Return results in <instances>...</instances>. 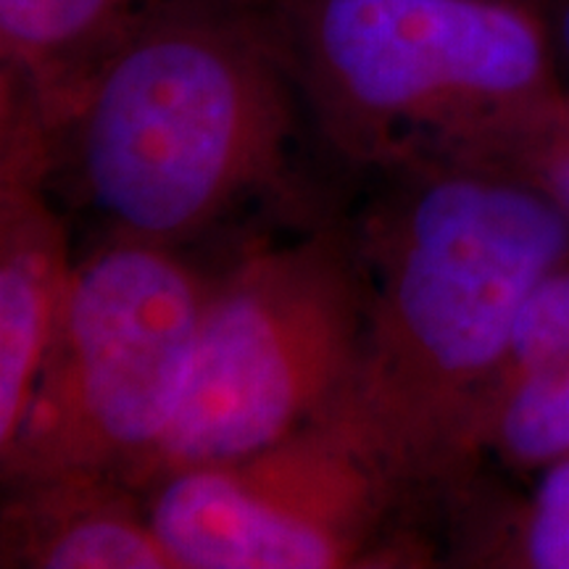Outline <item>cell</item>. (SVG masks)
Returning a JSON list of instances; mask_svg holds the SVG:
<instances>
[{"label": "cell", "instance_id": "6da1fadb", "mask_svg": "<svg viewBox=\"0 0 569 569\" xmlns=\"http://www.w3.org/2000/svg\"><path fill=\"white\" fill-rule=\"evenodd\" d=\"M92 201L142 243L184 234L264 172L288 124L272 42L251 21L169 3L74 106Z\"/></svg>", "mask_w": 569, "mask_h": 569}, {"label": "cell", "instance_id": "7a4b0ae2", "mask_svg": "<svg viewBox=\"0 0 569 569\" xmlns=\"http://www.w3.org/2000/svg\"><path fill=\"white\" fill-rule=\"evenodd\" d=\"M311 88L340 122L509 167L565 101L532 0H306Z\"/></svg>", "mask_w": 569, "mask_h": 569}, {"label": "cell", "instance_id": "3957f363", "mask_svg": "<svg viewBox=\"0 0 569 569\" xmlns=\"http://www.w3.org/2000/svg\"><path fill=\"white\" fill-rule=\"evenodd\" d=\"M567 259V211L503 163L475 159L419 190L398 230L382 336L427 422L480 438L519 306Z\"/></svg>", "mask_w": 569, "mask_h": 569}, {"label": "cell", "instance_id": "277c9868", "mask_svg": "<svg viewBox=\"0 0 569 569\" xmlns=\"http://www.w3.org/2000/svg\"><path fill=\"white\" fill-rule=\"evenodd\" d=\"M206 306L193 277L153 243L98 253L63 288L59 356L17 443L30 436L42 459L67 467L151 453L174 417Z\"/></svg>", "mask_w": 569, "mask_h": 569}, {"label": "cell", "instance_id": "5b68a950", "mask_svg": "<svg viewBox=\"0 0 569 569\" xmlns=\"http://www.w3.org/2000/svg\"><path fill=\"white\" fill-rule=\"evenodd\" d=\"M353 336L346 288L325 267H256L206 306L182 396L151 457L174 472L269 453L338 386Z\"/></svg>", "mask_w": 569, "mask_h": 569}, {"label": "cell", "instance_id": "8992f818", "mask_svg": "<svg viewBox=\"0 0 569 569\" xmlns=\"http://www.w3.org/2000/svg\"><path fill=\"white\" fill-rule=\"evenodd\" d=\"M240 465L174 469L153 498V536L190 569H322L346 553L353 488L336 465L253 475Z\"/></svg>", "mask_w": 569, "mask_h": 569}, {"label": "cell", "instance_id": "52a82bcc", "mask_svg": "<svg viewBox=\"0 0 569 569\" xmlns=\"http://www.w3.org/2000/svg\"><path fill=\"white\" fill-rule=\"evenodd\" d=\"M172 0H0L11 74L46 106H74L90 77Z\"/></svg>", "mask_w": 569, "mask_h": 569}, {"label": "cell", "instance_id": "ba28073f", "mask_svg": "<svg viewBox=\"0 0 569 569\" xmlns=\"http://www.w3.org/2000/svg\"><path fill=\"white\" fill-rule=\"evenodd\" d=\"M61 303V301H59ZM53 264L38 248L6 246L0 267V443L9 453L30 415L56 327Z\"/></svg>", "mask_w": 569, "mask_h": 569}, {"label": "cell", "instance_id": "9c48e42d", "mask_svg": "<svg viewBox=\"0 0 569 569\" xmlns=\"http://www.w3.org/2000/svg\"><path fill=\"white\" fill-rule=\"evenodd\" d=\"M480 438L519 467L546 469L569 457V365L540 369L501 388Z\"/></svg>", "mask_w": 569, "mask_h": 569}, {"label": "cell", "instance_id": "30bf717a", "mask_svg": "<svg viewBox=\"0 0 569 569\" xmlns=\"http://www.w3.org/2000/svg\"><path fill=\"white\" fill-rule=\"evenodd\" d=\"M34 565L48 569H159L172 567L151 525L92 511L63 522L42 540Z\"/></svg>", "mask_w": 569, "mask_h": 569}, {"label": "cell", "instance_id": "8fae6325", "mask_svg": "<svg viewBox=\"0 0 569 569\" xmlns=\"http://www.w3.org/2000/svg\"><path fill=\"white\" fill-rule=\"evenodd\" d=\"M559 365H569V259L540 277L519 306L490 401L519 377Z\"/></svg>", "mask_w": 569, "mask_h": 569}, {"label": "cell", "instance_id": "7c38bea8", "mask_svg": "<svg viewBox=\"0 0 569 569\" xmlns=\"http://www.w3.org/2000/svg\"><path fill=\"white\" fill-rule=\"evenodd\" d=\"M517 561L536 569H569V457L540 469L519 517Z\"/></svg>", "mask_w": 569, "mask_h": 569}, {"label": "cell", "instance_id": "4fadbf2b", "mask_svg": "<svg viewBox=\"0 0 569 569\" xmlns=\"http://www.w3.org/2000/svg\"><path fill=\"white\" fill-rule=\"evenodd\" d=\"M543 188L569 217V88L546 130L509 163Z\"/></svg>", "mask_w": 569, "mask_h": 569}, {"label": "cell", "instance_id": "5bb4252c", "mask_svg": "<svg viewBox=\"0 0 569 569\" xmlns=\"http://www.w3.org/2000/svg\"><path fill=\"white\" fill-rule=\"evenodd\" d=\"M553 42H557V53H561V59H565L569 67V0H561V6H559L557 38H553Z\"/></svg>", "mask_w": 569, "mask_h": 569}]
</instances>
